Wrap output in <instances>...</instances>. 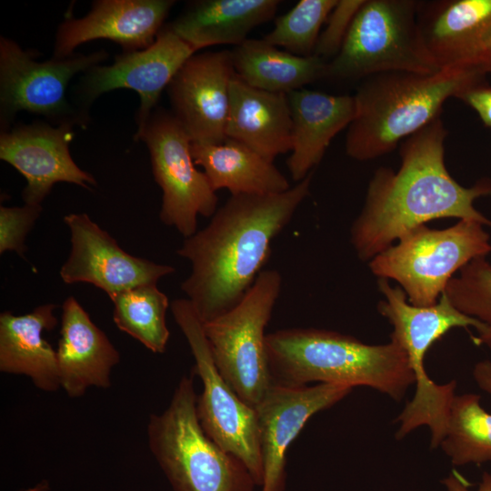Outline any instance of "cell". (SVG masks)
<instances>
[{
	"label": "cell",
	"mask_w": 491,
	"mask_h": 491,
	"mask_svg": "<svg viewBox=\"0 0 491 491\" xmlns=\"http://www.w3.org/2000/svg\"><path fill=\"white\" fill-rule=\"evenodd\" d=\"M113 320L119 330L131 336L155 354H163L169 339L166 311L169 300L156 284L139 286L111 298Z\"/></svg>",
	"instance_id": "27"
},
{
	"label": "cell",
	"mask_w": 491,
	"mask_h": 491,
	"mask_svg": "<svg viewBox=\"0 0 491 491\" xmlns=\"http://www.w3.org/2000/svg\"><path fill=\"white\" fill-rule=\"evenodd\" d=\"M57 364L61 388L71 398L88 388L111 386V372L120 353L74 296L62 305Z\"/></svg>",
	"instance_id": "18"
},
{
	"label": "cell",
	"mask_w": 491,
	"mask_h": 491,
	"mask_svg": "<svg viewBox=\"0 0 491 491\" xmlns=\"http://www.w3.org/2000/svg\"><path fill=\"white\" fill-rule=\"evenodd\" d=\"M49 488H50V486H49L48 481L42 480L41 482H39L35 486H32L30 488H27V489H25L24 491H49Z\"/></svg>",
	"instance_id": "37"
},
{
	"label": "cell",
	"mask_w": 491,
	"mask_h": 491,
	"mask_svg": "<svg viewBox=\"0 0 491 491\" xmlns=\"http://www.w3.org/2000/svg\"><path fill=\"white\" fill-rule=\"evenodd\" d=\"M292 117V150L287 159L291 177H306L324 156L331 140L355 116L352 95H334L301 88L287 94Z\"/></svg>",
	"instance_id": "20"
},
{
	"label": "cell",
	"mask_w": 491,
	"mask_h": 491,
	"mask_svg": "<svg viewBox=\"0 0 491 491\" xmlns=\"http://www.w3.org/2000/svg\"><path fill=\"white\" fill-rule=\"evenodd\" d=\"M490 236L476 221L459 220L444 229L420 225L369 261L379 279H393L416 306L437 303L454 274L491 253Z\"/></svg>",
	"instance_id": "7"
},
{
	"label": "cell",
	"mask_w": 491,
	"mask_h": 491,
	"mask_svg": "<svg viewBox=\"0 0 491 491\" xmlns=\"http://www.w3.org/2000/svg\"><path fill=\"white\" fill-rule=\"evenodd\" d=\"M476 67H446L433 74L389 72L368 76L358 85L355 116L347 127L346 152L367 161L395 150L437 116L444 103L485 81Z\"/></svg>",
	"instance_id": "3"
},
{
	"label": "cell",
	"mask_w": 491,
	"mask_h": 491,
	"mask_svg": "<svg viewBox=\"0 0 491 491\" xmlns=\"http://www.w3.org/2000/svg\"><path fill=\"white\" fill-rule=\"evenodd\" d=\"M338 0H300L277 17L275 26L263 39L299 56L315 54L320 29Z\"/></svg>",
	"instance_id": "30"
},
{
	"label": "cell",
	"mask_w": 491,
	"mask_h": 491,
	"mask_svg": "<svg viewBox=\"0 0 491 491\" xmlns=\"http://www.w3.org/2000/svg\"><path fill=\"white\" fill-rule=\"evenodd\" d=\"M312 172L287 191L235 195L210 223L183 242L177 254L191 263L182 282L203 323L235 306L271 254V244L310 193Z\"/></svg>",
	"instance_id": "2"
},
{
	"label": "cell",
	"mask_w": 491,
	"mask_h": 491,
	"mask_svg": "<svg viewBox=\"0 0 491 491\" xmlns=\"http://www.w3.org/2000/svg\"><path fill=\"white\" fill-rule=\"evenodd\" d=\"M273 381L367 386L401 401L415 377L405 350L394 340L368 345L348 335L289 328L266 335Z\"/></svg>",
	"instance_id": "4"
},
{
	"label": "cell",
	"mask_w": 491,
	"mask_h": 491,
	"mask_svg": "<svg viewBox=\"0 0 491 491\" xmlns=\"http://www.w3.org/2000/svg\"><path fill=\"white\" fill-rule=\"evenodd\" d=\"M35 56L13 39L0 37L1 131L10 129L21 111L41 115L53 125L85 127L89 120L69 101L67 87L75 75L106 60L109 54L105 50L75 53L43 62Z\"/></svg>",
	"instance_id": "10"
},
{
	"label": "cell",
	"mask_w": 491,
	"mask_h": 491,
	"mask_svg": "<svg viewBox=\"0 0 491 491\" xmlns=\"http://www.w3.org/2000/svg\"><path fill=\"white\" fill-rule=\"evenodd\" d=\"M474 393L455 396L439 446L454 466L491 461V414Z\"/></svg>",
	"instance_id": "28"
},
{
	"label": "cell",
	"mask_w": 491,
	"mask_h": 491,
	"mask_svg": "<svg viewBox=\"0 0 491 491\" xmlns=\"http://www.w3.org/2000/svg\"><path fill=\"white\" fill-rule=\"evenodd\" d=\"M191 153L215 192L225 188L231 195H275L290 188L272 161L234 139L220 144L192 143Z\"/></svg>",
	"instance_id": "25"
},
{
	"label": "cell",
	"mask_w": 491,
	"mask_h": 491,
	"mask_svg": "<svg viewBox=\"0 0 491 491\" xmlns=\"http://www.w3.org/2000/svg\"><path fill=\"white\" fill-rule=\"evenodd\" d=\"M353 387L319 383L288 385L273 381L255 407L264 466L262 491H283L286 452L306 422L346 397Z\"/></svg>",
	"instance_id": "15"
},
{
	"label": "cell",
	"mask_w": 491,
	"mask_h": 491,
	"mask_svg": "<svg viewBox=\"0 0 491 491\" xmlns=\"http://www.w3.org/2000/svg\"><path fill=\"white\" fill-rule=\"evenodd\" d=\"M365 0H338L326 19V26L320 33L315 50L323 58L335 57L339 52L352 22Z\"/></svg>",
	"instance_id": "32"
},
{
	"label": "cell",
	"mask_w": 491,
	"mask_h": 491,
	"mask_svg": "<svg viewBox=\"0 0 491 491\" xmlns=\"http://www.w3.org/2000/svg\"><path fill=\"white\" fill-rule=\"evenodd\" d=\"M420 1L365 0L345 41L327 63L326 77L357 81L389 72L433 74L441 68L418 25Z\"/></svg>",
	"instance_id": "6"
},
{
	"label": "cell",
	"mask_w": 491,
	"mask_h": 491,
	"mask_svg": "<svg viewBox=\"0 0 491 491\" xmlns=\"http://www.w3.org/2000/svg\"><path fill=\"white\" fill-rule=\"evenodd\" d=\"M278 0H200L165 25L195 53L217 45L237 46L256 26L271 20Z\"/></svg>",
	"instance_id": "24"
},
{
	"label": "cell",
	"mask_w": 491,
	"mask_h": 491,
	"mask_svg": "<svg viewBox=\"0 0 491 491\" xmlns=\"http://www.w3.org/2000/svg\"><path fill=\"white\" fill-rule=\"evenodd\" d=\"M174 319L185 336L195 359L193 374L203 390L196 411L205 434L226 452L239 458L257 486L264 483V466L256 411L245 403L218 371L204 331L202 320L186 298L171 303Z\"/></svg>",
	"instance_id": "9"
},
{
	"label": "cell",
	"mask_w": 491,
	"mask_h": 491,
	"mask_svg": "<svg viewBox=\"0 0 491 491\" xmlns=\"http://www.w3.org/2000/svg\"><path fill=\"white\" fill-rule=\"evenodd\" d=\"M281 286L277 270H264L235 306L203 323L218 371L235 393L254 408L273 383L265 330Z\"/></svg>",
	"instance_id": "8"
},
{
	"label": "cell",
	"mask_w": 491,
	"mask_h": 491,
	"mask_svg": "<svg viewBox=\"0 0 491 491\" xmlns=\"http://www.w3.org/2000/svg\"><path fill=\"white\" fill-rule=\"evenodd\" d=\"M134 138L146 145L162 189L160 220L185 238L193 235L197 215L213 216L218 197L205 174L195 167L189 136L171 111L156 107Z\"/></svg>",
	"instance_id": "11"
},
{
	"label": "cell",
	"mask_w": 491,
	"mask_h": 491,
	"mask_svg": "<svg viewBox=\"0 0 491 491\" xmlns=\"http://www.w3.org/2000/svg\"><path fill=\"white\" fill-rule=\"evenodd\" d=\"M195 52L165 25L149 47L123 52L110 65H96L83 73L72 91V104L90 120V107L101 95L118 88L135 91L140 105L135 114L141 128L156 108L161 94L184 63Z\"/></svg>",
	"instance_id": "12"
},
{
	"label": "cell",
	"mask_w": 491,
	"mask_h": 491,
	"mask_svg": "<svg viewBox=\"0 0 491 491\" xmlns=\"http://www.w3.org/2000/svg\"><path fill=\"white\" fill-rule=\"evenodd\" d=\"M441 482L447 491H491V474L488 472L483 473L481 483L476 490H470L471 484L455 469Z\"/></svg>",
	"instance_id": "34"
},
{
	"label": "cell",
	"mask_w": 491,
	"mask_h": 491,
	"mask_svg": "<svg viewBox=\"0 0 491 491\" xmlns=\"http://www.w3.org/2000/svg\"><path fill=\"white\" fill-rule=\"evenodd\" d=\"M226 137L269 161L292 150V117L286 94L255 88L235 75L230 85Z\"/></svg>",
	"instance_id": "22"
},
{
	"label": "cell",
	"mask_w": 491,
	"mask_h": 491,
	"mask_svg": "<svg viewBox=\"0 0 491 491\" xmlns=\"http://www.w3.org/2000/svg\"><path fill=\"white\" fill-rule=\"evenodd\" d=\"M445 294L457 310L483 324L471 340L491 350V263L485 256L474 258L450 279Z\"/></svg>",
	"instance_id": "29"
},
{
	"label": "cell",
	"mask_w": 491,
	"mask_h": 491,
	"mask_svg": "<svg viewBox=\"0 0 491 491\" xmlns=\"http://www.w3.org/2000/svg\"><path fill=\"white\" fill-rule=\"evenodd\" d=\"M418 25L427 51L441 69L478 68L480 52L491 32V0L421 2Z\"/></svg>",
	"instance_id": "19"
},
{
	"label": "cell",
	"mask_w": 491,
	"mask_h": 491,
	"mask_svg": "<svg viewBox=\"0 0 491 491\" xmlns=\"http://www.w3.org/2000/svg\"><path fill=\"white\" fill-rule=\"evenodd\" d=\"M476 66L486 75L491 74V32L485 40Z\"/></svg>",
	"instance_id": "36"
},
{
	"label": "cell",
	"mask_w": 491,
	"mask_h": 491,
	"mask_svg": "<svg viewBox=\"0 0 491 491\" xmlns=\"http://www.w3.org/2000/svg\"><path fill=\"white\" fill-rule=\"evenodd\" d=\"M42 212L41 205L0 207V254L14 251L24 256L25 238Z\"/></svg>",
	"instance_id": "31"
},
{
	"label": "cell",
	"mask_w": 491,
	"mask_h": 491,
	"mask_svg": "<svg viewBox=\"0 0 491 491\" xmlns=\"http://www.w3.org/2000/svg\"><path fill=\"white\" fill-rule=\"evenodd\" d=\"M63 220L71 242L69 256L59 272L65 284H91L111 299L123 291L156 284L175 272L172 266L127 253L85 213H72Z\"/></svg>",
	"instance_id": "13"
},
{
	"label": "cell",
	"mask_w": 491,
	"mask_h": 491,
	"mask_svg": "<svg viewBox=\"0 0 491 491\" xmlns=\"http://www.w3.org/2000/svg\"><path fill=\"white\" fill-rule=\"evenodd\" d=\"M197 396L194 376L181 377L166 408L149 416L150 452L175 491H254L246 466L202 428Z\"/></svg>",
	"instance_id": "5"
},
{
	"label": "cell",
	"mask_w": 491,
	"mask_h": 491,
	"mask_svg": "<svg viewBox=\"0 0 491 491\" xmlns=\"http://www.w3.org/2000/svg\"><path fill=\"white\" fill-rule=\"evenodd\" d=\"M472 375L477 386L491 396V361L486 359L477 362Z\"/></svg>",
	"instance_id": "35"
},
{
	"label": "cell",
	"mask_w": 491,
	"mask_h": 491,
	"mask_svg": "<svg viewBox=\"0 0 491 491\" xmlns=\"http://www.w3.org/2000/svg\"><path fill=\"white\" fill-rule=\"evenodd\" d=\"M68 125L46 121L19 124L0 134V159L14 166L26 180L25 204L41 205L58 182L91 189L95 178L73 160L69 145L75 133Z\"/></svg>",
	"instance_id": "16"
},
{
	"label": "cell",
	"mask_w": 491,
	"mask_h": 491,
	"mask_svg": "<svg viewBox=\"0 0 491 491\" xmlns=\"http://www.w3.org/2000/svg\"><path fill=\"white\" fill-rule=\"evenodd\" d=\"M377 286L385 296L378 303L377 311L393 326L390 338L405 350L410 364H423L431 346L450 329L473 326L478 332L484 326L477 319L457 310L445 292L435 305L416 306L406 300L401 287L391 286L387 279H379Z\"/></svg>",
	"instance_id": "23"
},
{
	"label": "cell",
	"mask_w": 491,
	"mask_h": 491,
	"mask_svg": "<svg viewBox=\"0 0 491 491\" xmlns=\"http://www.w3.org/2000/svg\"><path fill=\"white\" fill-rule=\"evenodd\" d=\"M56 308L49 303L25 315L10 311L0 315V371L25 376L47 393L61 388L56 350L43 337L44 331L53 330L58 323Z\"/></svg>",
	"instance_id": "21"
},
{
	"label": "cell",
	"mask_w": 491,
	"mask_h": 491,
	"mask_svg": "<svg viewBox=\"0 0 491 491\" xmlns=\"http://www.w3.org/2000/svg\"><path fill=\"white\" fill-rule=\"evenodd\" d=\"M458 99L474 108L483 123L491 127V86L486 80L465 90Z\"/></svg>",
	"instance_id": "33"
},
{
	"label": "cell",
	"mask_w": 491,
	"mask_h": 491,
	"mask_svg": "<svg viewBox=\"0 0 491 491\" xmlns=\"http://www.w3.org/2000/svg\"><path fill=\"white\" fill-rule=\"evenodd\" d=\"M446 135L439 115L402 142L397 171L376 170L350 231L359 259L370 261L394 241L434 219L453 217L491 227V220L474 206L476 198L491 195V179H480L472 187L458 184L445 163Z\"/></svg>",
	"instance_id": "1"
},
{
	"label": "cell",
	"mask_w": 491,
	"mask_h": 491,
	"mask_svg": "<svg viewBox=\"0 0 491 491\" xmlns=\"http://www.w3.org/2000/svg\"><path fill=\"white\" fill-rule=\"evenodd\" d=\"M173 0H95L83 17L68 16L58 26L53 57L75 54L82 44L105 39L123 52L144 50L154 44L165 26Z\"/></svg>",
	"instance_id": "17"
},
{
	"label": "cell",
	"mask_w": 491,
	"mask_h": 491,
	"mask_svg": "<svg viewBox=\"0 0 491 491\" xmlns=\"http://www.w3.org/2000/svg\"><path fill=\"white\" fill-rule=\"evenodd\" d=\"M228 50L191 55L166 91L172 114L192 143L220 144L227 139L230 85L235 76Z\"/></svg>",
	"instance_id": "14"
},
{
	"label": "cell",
	"mask_w": 491,
	"mask_h": 491,
	"mask_svg": "<svg viewBox=\"0 0 491 491\" xmlns=\"http://www.w3.org/2000/svg\"><path fill=\"white\" fill-rule=\"evenodd\" d=\"M235 75L261 90L288 94L326 77L327 62L313 55L281 51L264 39L247 38L231 51Z\"/></svg>",
	"instance_id": "26"
}]
</instances>
